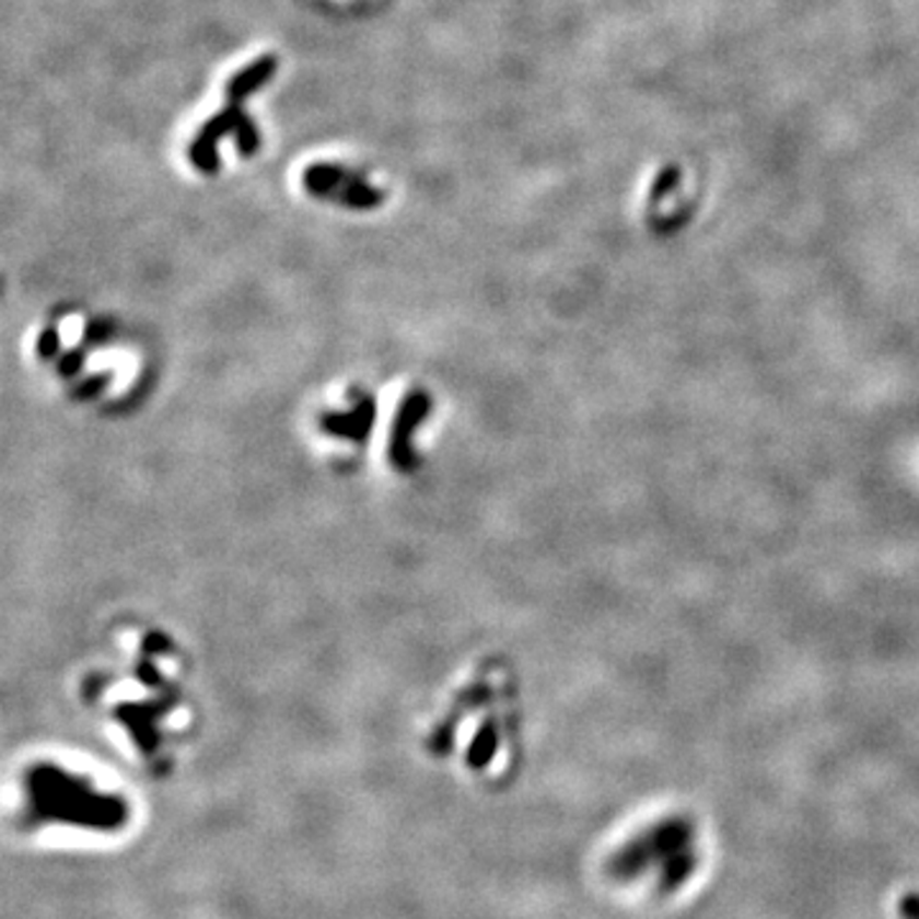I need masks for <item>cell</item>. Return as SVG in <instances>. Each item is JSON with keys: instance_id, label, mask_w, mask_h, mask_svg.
I'll return each mask as SVG.
<instances>
[{"instance_id": "6", "label": "cell", "mask_w": 919, "mask_h": 919, "mask_svg": "<svg viewBox=\"0 0 919 919\" xmlns=\"http://www.w3.org/2000/svg\"><path fill=\"white\" fill-rule=\"evenodd\" d=\"M697 869V853L693 848L682 850V853L672 856L670 861H666L662 869H659V888H662L664 894H672L677 892L687 884V879L693 876Z\"/></svg>"}, {"instance_id": "8", "label": "cell", "mask_w": 919, "mask_h": 919, "mask_svg": "<svg viewBox=\"0 0 919 919\" xmlns=\"http://www.w3.org/2000/svg\"><path fill=\"white\" fill-rule=\"evenodd\" d=\"M233 136H235V149H237V153H241V156H245V159L256 156L258 149H260V133H258L256 123H253V118L245 110H243L241 118H237V126H235Z\"/></svg>"}, {"instance_id": "9", "label": "cell", "mask_w": 919, "mask_h": 919, "mask_svg": "<svg viewBox=\"0 0 919 919\" xmlns=\"http://www.w3.org/2000/svg\"><path fill=\"white\" fill-rule=\"evenodd\" d=\"M901 915L907 919H919V896L909 894L907 899L901 901Z\"/></svg>"}, {"instance_id": "7", "label": "cell", "mask_w": 919, "mask_h": 919, "mask_svg": "<svg viewBox=\"0 0 919 919\" xmlns=\"http://www.w3.org/2000/svg\"><path fill=\"white\" fill-rule=\"evenodd\" d=\"M340 199L348 207H356V210H373V207L381 205V189H375L373 184H368L363 176H352V179L345 184L340 191Z\"/></svg>"}, {"instance_id": "3", "label": "cell", "mask_w": 919, "mask_h": 919, "mask_svg": "<svg viewBox=\"0 0 919 919\" xmlns=\"http://www.w3.org/2000/svg\"><path fill=\"white\" fill-rule=\"evenodd\" d=\"M243 115V107L230 103L225 110L214 113L212 118L202 123V128L197 130V136L191 138L189 143V161L197 172L202 174H214L220 168V153H218V141L225 138L228 133H235L237 118Z\"/></svg>"}, {"instance_id": "5", "label": "cell", "mask_w": 919, "mask_h": 919, "mask_svg": "<svg viewBox=\"0 0 919 919\" xmlns=\"http://www.w3.org/2000/svg\"><path fill=\"white\" fill-rule=\"evenodd\" d=\"M352 176H356V174L348 172V168L319 161V164H312L310 168H306V172L302 174V182H304V189L312 191V195L340 197L345 184H348Z\"/></svg>"}, {"instance_id": "4", "label": "cell", "mask_w": 919, "mask_h": 919, "mask_svg": "<svg viewBox=\"0 0 919 919\" xmlns=\"http://www.w3.org/2000/svg\"><path fill=\"white\" fill-rule=\"evenodd\" d=\"M276 69H279V59H276L274 54H264V57H258L253 65L243 67L241 72H235L233 77H230V82L225 84V97L230 100V103L241 105L243 100H248L253 95V92L266 88V84L274 80Z\"/></svg>"}, {"instance_id": "1", "label": "cell", "mask_w": 919, "mask_h": 919, "mask_svg": "<svg viewBox=\"0 0 919 919\" xmlns=\"http://www.w3.org/2000/svg\"><path fill=\"white\" fill-rule=\"evenodd\" d=\"M28 817L88 830H118L126 825V804L100 794L84 781L51 769H36L28 779Z\"/></svg>"}, {"instance_id": "2", "label": "cell", "mask_w": 919, "mask_h": 919, "mask_svg": "<svg viewBox=\"0 0 919 919\" xmlns=\"http://www.w3.org/2000/svg\"><path fill=\"white\" fill-rule=\"evenodd\" d=\"M693 840H695L693 819H687L682 815L666 817L662 819V823L651 825L643 833L636 835V838L628 840L626 846H620L616 853L608 858V863H605V873H608L613 881L626 884V881H633V879H639L641 873L651 871L654 865L656 869H662L672 856L693 848Z\"/></svg>"}]
</instances>
